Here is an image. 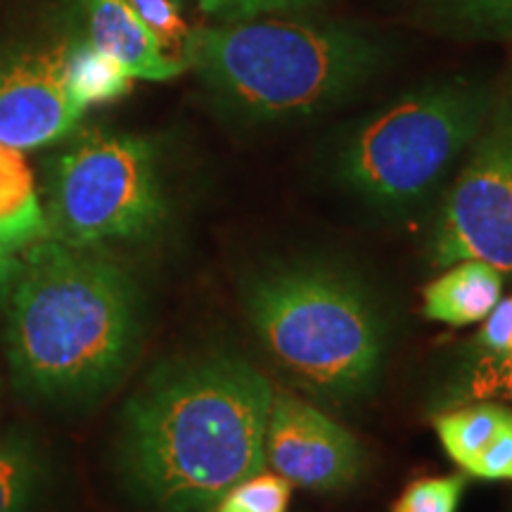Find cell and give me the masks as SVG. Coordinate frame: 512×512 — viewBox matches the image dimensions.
Masks as SVG:
<instances>
[{
    "label": "cell",
    "instance_id": "cell-1",
    "mask_svg": "<svg viewBox=\"0 0 512 512\" xmlns=\"http://www.w3.org/2000/svg\"><path fill=\"white\" fill-rule=\"evenodd\" d=\"M271 399L266 375L235 351L166 358L121 413V484L152 510L209 512L230 486L266 467Z\"/></svg>",
    "mask_w": 512,
    "mask_h": 512
},
{
    "label": "cell",
    "instance_id": "cell-2",
    "mask_svg": "<svg viewBox=\"0 0 512 512\" xmlns=\"http://www.w3.org/2000/svg\"><path fill=\"white\" fill-rule=\"evenodd\" d=\"M5 354L22 392L93 399L131 366L143 339V294L98 247L41 240L22 256L5 297Z\"/></svg>",
    "mask_w": 512,
    "mask_h": 512
},
{
    "label": "cell",
    "instance_id": "cell-3",
    "mask_svg": "<svg viewBox=\"0 0 512 512\" xmlns=\"http://www.w3.org/2000/svg\"><path fill=\"white\" fill-rule=\"evenodd\" d=\"M240 297L266 354L309 392L349 401L380 380L387 323L370 287L347 268L271 261L242 280Z\"/></svg>",
    "mask_w": 512,
    "mask_h": 512
},
{
    "label": "cell",
    "instance_id": "cell-4",
    "mask_svg": "<svg viewBox=\"0 0 512 512\" xmlns=\"http://www.w3.org/2000/svg\"><path fill=\"white\" fill-rule=\"evenodd\" d=\"M382 62L347 27L240 19L195 31L192 64L230 112L256 124L306 119L342 102Z\"/></svg>",
    "mask_w": 512,
    "mask_h": 512
},
{
    "label": "cell",
    "instance_id": "cell-5",
    "mask_svg": "<svg viewBox=\"0 0 512 512\" xmlns=\"http://www.w3.org/2000/svg\"><path fill=\"white\" fill-rule=\"evenodd\" d=\"M494 95L463 79L432 83L373 114L339 150L337 174L368 207L401 214L437 190L475 143Z\"/></svg>",
    "mask_w": 512,
    "mask_h": 512
},
{
    "label": "cell",
    "instance_id": "cell-6",
    "mask_svg": "<svg viewBox=\"0 0 512 512\" xmlns=\"http://www.w3.org/2000/svg\"><path fill=\"white\" fill-rule=\"evenodd\" d=\"M48 238L72 247L150 240L169 216L157 147L131 133L95 131L55 159Z\"/></svg>",
    "mask_w": 512,
    "mask_h": 512
},
{
    "label": "cell",
    "instance_id": "cell-7",
    "mask_svg": "<svg viewBox=\"0 0 512 512\" xmlns=\"http://www.w3.org/2000/svg\"><path fill=\"white\" fill-rule=\"evenodd\" d=\"M434 266L479 259L512 275V86L494 100L432 230Z\"/></svg>",
    "mask_w": 512,
    "mask_h": 512
},
{
    "label": "cell",
    "instance_id": "cell-8",
    "mask_svg": "<svg viewBox=\"0 0 512 512\" xmlns=\"http://www.w3.org/2000/svg\"><path fill=\"white\" fill-rule=\"evenodd\" d=\"M264 456L273 472L311 491H344L366 470V451L354 434L287 392H273Z\"/></svg>",
    "mask_w": 512,
    "mask_h": 512
},
{
    "label": "cell",
    "instance_id": "cell-9",
    "mask_svg": "<svg viewBox=\"0 0 512 512\" xmlns=\"http://www.w3.org/2000/svg\"><path fill=\"white\" fill-rule=\"evenodd\" d=\"M86 114L69 91L64 48L0 53V143L15 150L57 143Z\"/></svg>",
    "mask_w": 512,
    "mask_h": 512
},
{
    "label": "cell",
    "instance_id": "cell-10",
    "mask_svg": "<svg viewBox=\"0 0 512 512\" xmlns=\"http://www.w3.org/2000/svg\"><path fill=\"white\" fill-rule=\"evenodd\" d=\"M88 41L117 60L133 79L169 81L181 72L166 60L155 36L145 29L126 0H83Z\"/></svg>",
    "mask_w": 512,
    "mask_h": 512
},
{
    "label": "cell",
    "instance_id": "cell-11",
    "mask_svg": "<svg viewBox=\"0 0 512 512\" xmlns=\"http://www.w3.org/2000/svg\"><path fill=\"white\" fill-rule=\"evenodd\" d=\"M501 299L503 273L486 261L463 259L422 290V313L437 323L463 328L484 323Z\"/></svg>",
    "mask_w": 512,
    "mask_h": 512
},
{
    "label": "cell",
    "instance_id": "cell-12",
    "mask_svg": "<svg viewBox=\"0 0 512 512\" xmlns=\"http://www.w3.org/2000/svg\"><path fill=\"white\" fill-rule=\"evenodd\" d=\"M48 238L46 209L22 152L0 143V249L22 252Z\"/></svg>",
    "mask_w": 512,
    "mask_h": 512
},
{
    "label": "cell",
    "instance_id": "cell-13",
    "mask_svg": "<svg viewBox=\"0 0 512 512\" xmlns=\"http://www.w3.org/2000/svg\"><path fill=\"white\" fill-rule=\"evenodd\" d=\"M512 418V408L496 401H470L441 411L434 418V430L446 456L460 470H467L472 460L489 446L498 430Z\"/></svg>",
    "mask_w": 512,
    "mask_h": 512
},
{
    "label": "cell",
    "instance_id": "cell-14",
    "mask_svg": "<svg viewBox=\"0 0 512 512\" xmlns=\"http://www.w3.org/2000/svg\"><path fill=\"white\" fill-rule=\"evenodd\" d=\"M46 482V458L31 434H0V512H29Z\"/></svg>",
    "mask_w": 512,
    "mask_h": 512
},
{
    "label": "cell",
    "instance_id": "cell-15",
    "mask_svg": "<svg viewBox=\"0 0 512 512\" xmlns=\"http://www.w3.org/2000/svg\"><path fill=\"white\" fill-rule=\"evenodd\" d=\"M64 69H67L69 91L86 110L91 105H105L124 98L131 91L133 76L91 41H79L64 48Z\"/></svg>",
    "mask_w": 512,
    "mask_h": 512
},
{
    "label": "cell",
    "instance_id": "cell-16",
    "mask_svg": "<svg viewBox=\"0 0 512 512\" xmlns=\"http://www.w3.org/2000/svg\"><path fill=\"white\" fill-rule=\"evenodd\" d=\"M126 5L136 12L145 29L155 36L166 60L183 74L192 64L195 31H190L188 22H185L181 3L178 0H126Z\"/></svg>",
    "mask_w": 512,
    "mask_h": 512
},
{
    "label": "cell",
    "instance_id": "cell-17",
    "mask_svg": "<svg viewBox=\"0 0 512 512\" xmlns=\"http://www.w3.org/2000/svg\"><path fill=\"white\" fill-rule=\"evenodd\" d=\"M290 503L292 484L278 472L259 470L230 486L209 512H287Z\"/></svg>",
    "mask_w": 512,
    "mask_h": 512
},
{
    "label": "cell",
    "instance_id": "cell-18",
    "mask_svg": "<svg viewBox=\"0 0 512 512\" xmlns=\"http://www.w3.org/2000/svg\"><path fill=\"white\" fill-rule=\"evenodd\" d=\"M441 19L489 36L512 34V0H432Z\"/></svg>",
    "mask_w": 512,
    "mask_h": 512
},
{
    "label": "cell",
    "instance_id": "cell-19",
    "mask_svg": "<svg viewBox=\"0 0 512 512\" xmlns=\"http://www.w3.org/2000/svg\"><path fill=\"white\" fill-rule=\"evenodd\" d=\"M465 486V475L420 477L401 491L392 512H458Z\"/></svg>",
    "mask_w": 512,
    "mask_h": 512
},
{
    "label": "cell",
    "instance_id": "cell-20",
    "mask_svg": "<svg viewBox=\"0 0 512 512\" xmlns=\"http://www.w3.org/2000/svg\"><path fill=\"white\" fill-rule=\"evenodd\" d=\"M463 399L496 401L512 406V366L498 356H479L463 380Z\"/></svg>",
    "mask_w": 512,
    "mask_h": 512
},
{
    "label": "cell",
    "instance_id": "cell-21",
    "mask_svg": "<svg viewBox=\"0 0 512 512\" xmlns=\"http://www.w3.org/2000/svg\"><path fill=\"white\" fill-rule=\"evenodd\" d=\"M465 475L486 482H512V418L498 430L489 446L472 460Z\"/></svg>",
    "mask_w": 512,
    "mask_h": 512
},
{
    "label": "cell",
    "instance_id": "cell-22",
    "mask_svg": "<svg viewBox=\"0 0 512 512\" xmlns=\"http://www.w3.org/2000/svg\"><path fill=\"white\" fill-rule=\"evenodd\" d=\"M311 0H200L204 15L221 22H240V19L264 17L268 12H285L304 8Z\"/></svg>",
    "mask_w": 512,
    "mask_h": 512
},
{
    "label": "cell",
    "instance_id": "cell-23",
    "mask_svg": "<svg viewBox=\"0 0 512 512\" xmlns=\"http://www.w3.org/2000/svg\"><path fill=\"white\" fill-rule=\"evenodd\" d=\"M477 347L486 356L512 354V297L501 299L496 309L484 318L477 335Z\"/></svg>",
    "mask_w": 512,
    "mask_h": 512
},
{
    "label": "cell",
    "instance_id": "cell-24",
    "mask_svg": "<svg viewBox=\"0 0 512 512\" xmlns=\"http://www.w3.org/2000/svg\"><path fill=\"white\" fill-rule=\"evenodd\" d=\"M19 266H22V256L0 249V306L5 304V297H8L12 283H15Z\"/></svg>",
    "mask_w": 512,
    "mask_h": 512
},
{
    "label": "cell",
    "instance_id": "cell-25",
    "mask_svg": "<svg viewBox=\"0 0 512 512\" xmlns=\"http://www.w3.org/2000/svg\"><path fill=\"white\" fill-rule=\"evenodd\" d=\"M498 358H501V361L508 363V366H512V354H510V356H498Z\"/></svg>",
    "mask_w": 512,
    "mask_h": 512
}]
</instances>
